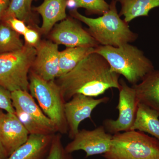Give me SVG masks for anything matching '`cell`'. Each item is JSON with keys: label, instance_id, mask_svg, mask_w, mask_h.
Returning a JSON list of instances; mask_svg holds the SVG:
<instances>
[{"label": "cell", "instance_id": "6da1fadb", "mask_svg": "<svg viewBox=\"0 0 159 159\" xmlns=\"http://www.w3.org/2000/svg\"><path fill=\"white\" fill-rule=\"evenodd\" d=\"M120 75L111 71L108 63L94 52L84 57L72 70L56 78L64 100L77 94L96 97L109 89L119 90Z\"/></svg>", "mask_w": 159, "mask_h": 159}, {"label": "cell", "instance_id": "7a4b0ae2", "mask_svg": "<svg viewBox=\"0 0 159 159\" xmlns=\"http://www.w3.org/2000/svg\"><path fill=\"white\" fill-rule=\"evenodd\" d=\"M116 3L112 0L108 11L97 18L84 16L77 9L70 10V13L72 17L88 26L87 31L99 45L118 47L134 41L138 35L130 30L128 23L120 18Z\"/></svg>", "mask_w": 159, "mask_h": 159}, {"label": "cell", "instance_id": "3957f363", "mask_svg": "<svg viewBox=\"0 0 159 159\" xmlns=\"http://www.w3.org/2000/svg\"><path fill=\"white\" fill-rule=\"evenodd\" d=\"M95 52L104 57L111 71L123 76L133 85L141 81L154 70L152 62L144 52L128 43L118 47L99 45Z\"/></svg>", "mask_w": 159, "mask_h": 159}, {"label": "cell", "instance_id": "277c9868", "mask_svg": "<svg viewBox=\"0 0 159 159\" xmlns=\"http://www.w3.org/2000/svg\"><path fill=\"white\" fill-rule=\"evenodd\" d=\"M106 159H159V141L143 132L131 130L113 135Z\"/></svg>", "mask_w": 159, "mask_h": 159}, {"label": "cell", "instance_id": "5b68a950", "mask_svg": "<svg viewBox=\"0 0 159 159\" xmlns=\"http://www.w3.org/2000/svg\"><path fill=\"white\" fill-rule=\"evenodd\" d=\"M29 81L30 94L44 113L54 123L57 132L67 133L69 129L64 113L65 101L55 80H45L30 70Z\"/></svg>", "mask_w": 159, "mask_h": 159}, {"label": "cell", "instance_id": "8992f818", "mask_svg": "<svg viewBox=\"0 0 159 159\" xmlns=\"http://www.w3.org/2000/svg\"><path fill=\"white\" fill-rule=\"evenodd\" d=\"M36 54L25 45L20 50L0 54V85L10 92L29 91V73Z\"/></svg>", "mask_w": 159, "mask_h": 159}, {"label": "cell", "instance_id": "52a82bcc", "mask_svg": "<svg viewBox=\"0 0 159 159\" xmlns=\"http://www.w3.org/2000/svg\"><path fill=\"white\" fill-rule=\"evenodd\" d=\"M119 83V102L116 107L119 116L116 120L105 119L102 125L107 133L112 135L131 130L139 103L134 89L127 85L123 79H120Z\"/></svg>", "mask_w": 159, "mask_h": 159}, {"label": "cell", "instance_id": "ba28073f", "mask_svg": "<svg viewBox=\"0 0 159 159\" xmlns=\"http://www.w3.org/2000/svg\"><path fill=\"white\" fill-rule=\"evenodd\" d=\"M112 136L102 125L93 130L83 129L76 134L65 150L69 154L83 150L85 152L86 157L104 154L109 150Z\"/></svg>", "mask_w": 159, "mask_h": 159}, {"label": "cell", "instance_id": "9c48e42d", "mask_svg": "<svg viewBox=\"0 0 159 159\" xmlns=\"http://www.w3.org/2000/svg\"><path fill=\"white\" fill-rule=\"evenodd\" d=\"M107 97L98 99L82 94H77L64 104V113L69 129L70 139H73L79 132L80 124L88 118H91L94 109L99 104L106 103Z\"/></svg>", "mask_w": 159, "mask_h": 159}, {"label": "cell", "instance_id": "30bf717a", "mask_svg": "<svg viewBox=\"0 0 159 159\" xmlns=\"http://www.w3.org/2000/svg\"><path fill=\"white\" fill-rule=\"evenodd\" d=\"M76 20L72 17H67L55 25L50 35L51 41L57 45H63L67 48H96L99 46L98 43L88 31L84 30Z\"/></svg>", "mask_w": 159, "mask_h": 159}, {"label": "cell", "instance_id": "8fae6325", "mask_svg": "<svg viewBox=\"0 0 159 159\" xmlns=\"http://www.w3.org/2000/svg\"><path fill=\"white\" fill-rule=\"evenodd\" d=\"M58 45L52 41H41L30 70L47 80H54L59 72Z\"/></svg>", "mask_w": 159, "mask_h": 159}, {"label": "cell", "instance_id": "7c38bea8", "mask_svg": "<svg viewBox=\"0 0 159 159\" xmlns=\"http://www.w3.org/2000/svg\"><path fill=\"white\" fill-rule=\"evenodd\" d=\"M29 135L15 114L4 113L0 119V141L9 157L27 141Z\"/></svg>", "mask_w": 159, "mask_h": 159}, {"label": "cell", "instance_id": "4fadbf2b", "mask_svg": "<svg viewBox=\"0 0 159 159\" xmlns=\"http://www.w3.org/2000/svg\"><path fill=\"white\" fill-rule=\"evenodd\" d=\"M54 135H29L27 141L7 159H42L49 151Z\"/></svg>", "mask_w": 159, "mask_h": 159}, {"label": "cell", "instance_id": "5bb4252c", "mask_svg": "<svg viewBox=\"0 0 159 159\" xmlns=\"http://www.w3.org/2000/svg\"><path fill=\"white\" fill-rule=\"evenodd\" d=\"M132 87L139 103L149 107L159 115V70L151 71Z\"/></svg>", "mask_w": 159, "mask_h": 159}, {"label": "cell", "instance_id": "9a60e30c", "mask_svg": "<svg viewBox=\"0 0 159 159\" xmlns=\"http://www.w3.org/2000/svg\"><path fill=\"white\" fill-rule=\"evenodd\" d=\"M67 0H43L42 4L33 8L42 17L43 23L40 31L44 34H48L57 22L67 18L66 9Z\"/></svg>", "mask_w": 159, "mask_h": 159}, {"label": "cell", "instance_id": "2e32d148", "mask_svg": "<svg viewBox=\"0 0 159 159\" xmlns=\"http://www.w3.org/2000/svg\"><path fill=\"white\" fill-rule=\"evenodd\" d=\"M11 98L14 108L20 109L55 133L57 132L54 123L44 113L29 91L22 90L13 91L11 92Z\"/></svg>", "mask_w": 159, "mask_h": 159}, {"label": "cell", "instance_id": "e0dca14e", "mask_svg": "<svg viewBox=\"0 0 159 159\" xmlns=\"http://www.w3.org/2000/svg\"><path fill=\"white\" fill-rule=\"evenodd\" d=\"M159 117L156 111L139 102L136 117L131 130L147 133L159 141Z\"/></svg>", "mask_w": 159, "mask_h": 159}, {"label": "cell", "instance_id": "ac0fdd59", "mask_svg": "<svg viewBox=\"0 0 159 159\" xmlns=\"http://www.w3.org/2000/svg\"><path fill=\"white\" fill-rule=\"evenodd\" d=\"M121 4L119 16L125 17L126 23L130 22L136 18L148 16L151 10L159 7V0H116Z\"/></svg>", "mask_w": 159, "mask_h": 159}, {"label": "cell", "instance_id": "d6986e66", "mask_svg": "<svg viewBox=\"0 0 159 159\" xmlns=\"http://www.w3.org/2000/svg\"><path fill=\"white\" fill-rule=\"evenodd\" d=\"M95 49L92 47H78L67 48L65 50L60 51L58 77L72 70L84 57L95 52Z\"/></svg>", "mask_w": 159, "mask_h": 159}, {"label": "cell", "instance_id": "ffe728a7", "mask_svg": "<svg viewBox=\"0 0 159 159\" xmlns=\"http://www.w3.org/2000/svg\"><path fill=\"white\" fill-rule=\"evenodd\" d=\"M20 34L7 24H0V54L20 50L24 47Z\"/></svg>", "mask_w": 159, "mask_h": 159}, {"label": "cell", "instance_id": "44dd1931", "mask_svg": "<svg viewBox=\"0 0 159 159\" xmlns=\"http://www.w3.org/2000/svg\"><path fill=\"white\" fill-rule=\"evenodd\" d=\"M32 1L33 0H10L9 7L2 19L13 16L24 21L26 24H32L34 18L31 7Z\"/></svg>", "mask_w": 159, "mask_h": 159}, {"label": "cell", "instance_id": "7402d4cb", "mask_svg": "<svg viewBox=\"0 0 159 159\" xmlns=\"http://www.w3.org/2000/svg\"><path fill=\"white\" fill-rule=\"evenodd\" d=\"M109 6L105 0H67V7L71 10L84 8L89 14L102 16L108 11Z\"/></svg>", "mask_w": 159, "mask_h": 159}, {"label": "cell", "instance_id": "603a6c76", "mask_svg": "<svg viewBox=\"0 0 159 159\" xmlns=\"http://www.w3.org/2000/svg\"><path fill=\"white\" fill-rule=\"evenodd\" d=\"M14 109L15 114L29 132V134L53 135L55 134L20 109L15 107Z\"/></svg>", "mask_w": 159, "mask_h": 159}, {"label": "cell", "instance_id": "cb8c5ba5", "mask_svg": "<svg viewBox=\"0 0 159 159\" xmlns=\"http://www.w3.org/2000/svg\"><path fill=\"white\" fill-rule=\"evenodd\" d=\"M69 155L63 147L61 136L54 134L46 159H71Z\"/></svg>", "mask_w": 159, "mask_h": 159}, {"label": "cell", "instance_id": "d4e9b609", "mask_svg": "<svg viewBox=\"0 0 159 159\" xmlns=\"http://www.w3.org/2000/svg\"><path fill=\"white\" fill-rule=\"evenodd\" d=\"M0 109L6 111V112L15 114L12 105L11 92L0 85Z\"/></svg>", "mask_w": 159, "mask_h": 159}, {"label": "cell", "instance_id": "484cf974", "mask_svg": "<svg viewBox=\"0 0 159 159\" xmlns=\"http://www.w3.org/2000/svg\"><path fill=\"white\" fill-rule=\"evenodd\" d=\"M23 35L25 42V44L30 47L35 48L41 42L39 31L32 26H28V29Z\"/></svg>", "mask_w": 159, "mask_h": 159}, {"label": "cell", "instance_id": "4316f807", "mask_svg": "<svg viewBox=\"0 0 159 159\" xmlns=\"http://www.w3.org/2000/svg\"><path fill=\"white\" fill-rule=\"evenodd\" d=\"M3 22L7 24L8 25L17 32L19 34L24 35L28 29V26L24 21L19 19L13 16H10L4 18L2 20Z\"/></svg>", "mask_w": 159, "mask_h": 159}, {"label": "cell", "instance_id": "83f0119b", "mask_svg": "<svg viewBox=\"0 0 159 159\" xmlns=\"http://www.w3.org/2000/svg\"><path fill=\"white\" fill-rule=\"evenodd\" d=\"M10 0H0V22L9 7Z\"/></svg>", "mask_w": 159, "mask_h": 159}, {"label": "cell", "instance_id": "f1b7e54d", "mask_svg": "<svg viewBox=\"0 0 159 159\" xmlns=\"http://www.w3.org/2000/svg\"><path fill=\"white\" fill-rule=\"evenodd\" d=\"M9 155L0 141V159H7Z\"/></svg>", "mask_w": 159, "mask_h": 159}, {"label": "cell", "instance_id": "f546056e", "mask_svg": "<svg viewBox=\"0 0 159 159\" xmlns=\"http://www.w3.org/2000/svg\"><path fill=\"white\" fill-rule=\"evenodd\" d=\"M3 114H4V112H3V111L0 109V119H1V117L2 116Z\"/></svg>", "mask_w": 159, "mask_h": 159}]
</instances>
